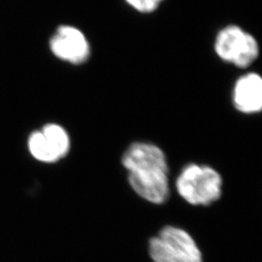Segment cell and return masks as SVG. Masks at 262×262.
Here are the masks:
<instances>
[{"mask_svg": "<svg viewBox=\"0 0 262 262\" xmlns=\"http://www.w3.org/2000/svg\"><path fill=\"white\" fill-rule=\"evenodd\" d=\"M214 50L221 60L241 69L253 66L260 54L256 38L237 25L220 29L215 35Z\"/></svg>", "mask_w": 262, "mask_h": 262, "instance_id": "277c9868", "label": "cell"}, {"mask_svg": "<svg viewBox=\"0 0 262 262\" xmlns=\"http://www.w3.org/2000/svg\"><path fill=\"white\" fill-rule=\"evenodd\" d=\"M50 49L55 56L72 64H81L89 58L91 47L84 32L73 26H60L50 40Z\"/></svg>", "mask_w": 262, "mask_h": 262, "instance_id": "5b68a950", "label": "cell"}, {"mask_svg": "<svg viewBox=\"0 0 262 262\" xmlns=\"http://www.w3.org/2000/svg\"><path fill=\"white\" fill-rule=\"evenodd\" d=\"M232 104L239 113L254 115L262 112V76L248 72L240 76L233 84Z\"/></svg>", "mask_w": 262, "mask_h": 262, "instance_id": "52a82bcc", "label": "cell"}, {"mask_svg": "<svg viewBox=\"0 0 262 262\" xmlns=\"http://www.w3.org/2000/svg\"><path fill=\"white\" fill-rule=\"evenodd\" d=\"M175 187L180 197L187 204L207 207L221 199L224 180L214 167L191 162L181 169Z\"/></svg>", "mask_w": 262, "mask_h": 262, "instance_id": "7a4b0ae2", "label": "cell"}, {"mask_svg": "<svg viewBox=\"0 0 262 262\" xmlns=\"http://www.w3.org/2000/svg\"><path fill=\"white\" fill-rule=\"evenodd\" d=\"M66 131L57 124H47L42 130L32 133L28 148L35 159L43 162H55L63 158L69 150Z\"/></svg>", "mask_w": 262, "mask_h": 262, "instance_id": "8992f818", "label": "cell"}, {"mask_svg": "<svg viewBox=\"0 0 262 262\" xmlns=\"http://www.w3.org/2000/svg\"><path fill=\"white\" fill-rule=\"evenodd\" d=\"M131 188L144 200L162 205L170 196L169 165L163 150L149 142H134L122 155Z\"/></svg>", "mask_w": 262, "mask_h": 262, "instance_id": "6da1fadb", "label": "cell"}, {"mask_svg": "<svg viewBox=\"0 0 262 262\" xmlns=\"http://www.w3.org/2000/svg\"><path fill=\"white\" fill-rule=\"evenodd\" d=\"M125 3L141 14H150L159 9L164 0H124Z\"/></svg>", "mask_w": 262, "mask_h": 262, "instance_id": "ba28073f", "label": "cell"}, {"mask_svg": "<svg viewBox=\"0 0 262 262\" xmlns=\"http://www.w3.org/2000/svg\"><path fill=\"white\" fill-rule=\"evenodd\" d=\"M149 254L154 262H204L193 237L175 225L162 227L150 238Z\"/></svg>", "mask_w": 262, "mask_h": 262, "instance_id": "3957f363", "label": "cell"}]
</instances>
